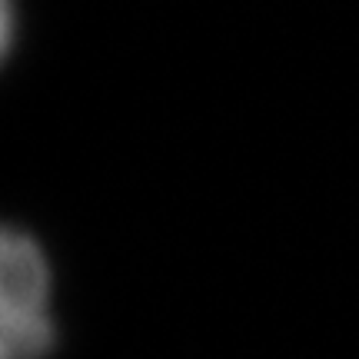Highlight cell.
<instances>
[{"instance_id": "7a4b0ae2", "label": "cell", "mask_w": 359, "mask_h": 359, "mask_svg": "<svg viewBox=\"0 0 359 359\" xmlns=\"http://www.w3.org/2000/svg\"><path fill=\"white\" fill-rule=\"evenodd\" d=\"M13 40V0H0V60L7 57Z\"/></svg>"}, {"instance_id": "6da1fadb", "label": "cell", "mask_w": 359, "mask_h": 359, "mask_svg": "<svg viewBox=\"0 0 359 359\" xmlns=\"http://www.w3.org/2000/svg\"><path fill=\"white\" fill-rule=\"evenodd\" d=\"M57 343L50 259L30 233L0 223V359H50Z\"/></svg>"}]
</instances>
